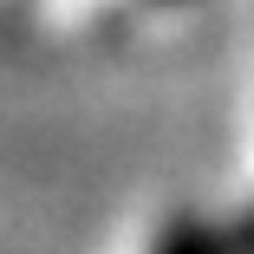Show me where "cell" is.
Returning a JSON list of instances; mask_svg holds the SVG:
<instances>
[{"instance_id":"1","label":"cell","mask_w":254,"mask_h":254,"mask_svg":"<svg viewBox=\"0 0 254 254\" xmlns=\"http://www.w3.org/2000/svg\"><path fill=\"white\" fill-rule=\"evenodd\" d=\"M150 254H228L222 248V228L202 222V215H170L150 241Z\"/></svg>"}]
</instances>
